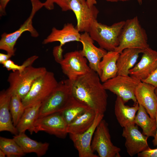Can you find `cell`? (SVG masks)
I'll use <instances>...</instances> for the list:
<instances>
[{
  "instance_id": "d4e9b609",
  "label": "cell",
  "mask_w": 157,
  "mask_h": 157,
  "mask_svg": "<svg viewBox=\"0 0 157 157\" xmlns=\"http://www.w3.org/2000/svg\"><path fill=\"white\" fill-rule=\"evenodd\" d=\"M41 103L30 106L25 109L24 113L16 126L19 133H25L28 130L32 134L35 124L39 118Z\"/></svg>"
},
{
  "instance_id": "44dd1931",
  "label": "cell",
  "mask_w": 157,
  "mask_h": 157,
  "mask_svg": "<svg viewBox=\"0 0 157 157\" xmlns=\"http://www.w3.org/2000/svg\"><path fill=\"white\" fill-rule=\"evenodd\" d=\"M13 139L25 154L34 153L39 157L46 154L49 145L48 143L38 142L30 138L25 133L15 135Z\"/></svg>"
},
{
  "instance_id": "1f68e13d",
  "label": "cell",
  "mask_w": 157,
  "mask_h": 157,
  "mask_svg": "<svg viewBox=\"0 0 157 157\" xmlns=\"http://www.w3.org/2000/svg\"><path fill=\"white\" fill-rule=\"evenodd\" d=\"M137 155L138 157H157V148L151 149L149 147Z\"/></svg>"
},
{
  "instance_id": "3957f363",
  "label": "cell",
  "mask_w": 157,
  "mask_h": 157,
  "mask_svg": "<svg viewBox=\"0 0 157 157\" xmlns=\"http://www.w3.org/2000/svg\"><path fill=\"white\" fill-rule=\"evenodd\" d=\"M47 72L45 67H35L32 65L21 72H13L8 76V81L9 86L6 90L11 95H18L22 99L28 93L34 82Z\"/></svg>"
},
{
  "instance_id": "7a4b0ae2",
  "label": "cell",
  "mask_w": 157,
  "mask_h": 157,
  "mask_svg": "<svg viewBox=\"0 0 157 157\" xmlns=\"http://www.w3.org/2000/svg\"><path fill=\"white\" fill-rule=\"evenodd\" d=\"M149 47L146 31L140 25L138 17L125 21L119 36V45L114 51L120 53L126 48L144 50Z\"/></svg>"
},
{
  "instance_id": "5b68a950",
  "label": "cell",
  "mask_w": 157,
  "mask_h": 157,
  "mask_svg": "<svg viewBox=\"0 0 157 157\" xmlns=\"http://www.w3.org/2000/svg\"><path fill=\"white\" fill-rule=\"evenodd\" d=\"M72 96L69 79L58 82L55 89L41 103L39 118L61 112Z\"/></svg>"
},
{
  "instance_id": "d6a6232c",
  "label": "cell",
  "mask_w": 157,
  "mask_h": 157,
  "mask_svg": "<svg viewBox=\"0 0 157 157\" xmlns=\"http://www.w3.org/2000/svg\"><path fill=\"white\" fill-rule=\"evenodd\" d=\"M71 1V0H53L54 3L58 5L63 11L71 10L70 7Z\"/></svg>"
},
{
  "instance_id": "2e32d148",
  "label": "cell",
  "mask_w": 157,
  "mask_h": 157,
  "mask_svg": "<svg viewBox=\"0 0 157 157\" xmlns=\"http://www.w3.org/2000/svg\"><path fill=\"white\" fill-rule=\"evenodd\" d=\"M80 42L83 46L82 49L81 50L82 54L88 61L91 69L96 72L100 77L101 72L99 68V64L107 51L101 47L95 46L94 44V40L88 33L84 32L81 34Z\"/></svg>"
},
{
  "instance_id": "f1b7e54d",
  "label": "cell",
  "mask_w": 157,
  "mask_h": 157,
  "mask_svg": "<svg viewBox=\"0 0 157 157\" xmlns=\"http://www.w3.org/2000/svg\"><path fill=\"white\" fill-rule=\"evenodd\" d=\"M9 109L13 124L16 127L25 109L22 102V99L18 95H12Z\"/></svg>"
},
{
  "instance_id": "277c9868",
  "label": "cell",
  "mask_w": 157,
  "mask_h": 157,
  "mask_svg": "<svg viewBox=\"0 0 157 157\" xmlns=\"http://www.w3.org/2000/svg\"><path fill=\"white\" fill-rule=\"evenodd\" d=\"M125 22L122 21L108 26L96 20L92 23L88 33L100 47L108 51H114L119 45V36Z\"/></svg>"
},
{
  "instance_id": "d590c367",
  "label": "cell",
  "mask_w": 157,
  "mask_h": 157,
  "mask_svg": "<svg viewBox=\"0 0 157 157\" xmlns=\"http://www.w3.org/2000/svg\"><path fill=\"white\" fill-rule=\"evenodd\" d=\"M44 3V6L47 9L50 10L54 8V3L53 0H46Z\"/></svg>"
},
{
  "instance_id": "f546056e",
  "label": "cell",
  "mask_w": 157,
  "mask_h": 157,
  "mask_svg": "<svg viewBox=\"0 0 157 157\" xmlns=\"http://www.w3.org/2000/svg\"><path fill=\"white\" fill-rule=\"evenodd\" d=\"M38 58V56L34 55L27 58L21 65L15 64L12 60L9 59L3 63L2 64L3 67L8 70H12L13 72L16 71L21 72L23 71L27 67L32 65Z\"/></svg>"
},
{
  "instance_id": "6da1fadb",
  "label": "cell",
  "mask_w": 157,
  "mask_h": 157,
  "mask_svg": "<svg viewBox=\"0 0 157 157\" xmlns=\"http://www.w3.org/2000/svg\"><path fill=\"white\" fill-rule=\"evenodd\" d=\"M69 81L73 97L93 110L96 114L104 115L108 96L96 72L91 69L75 79Z\"/></svg>"
},
{
  "instance_id": "7c38bea8",
  "label": "cell",
  "mask_w": 157,
  "mask_h": 157,
  "mask_svg": "<svg viewBox=\"0 0 157 157\" xmlns=\"http://www.w3.org/2000/svg\"><path fill=\"white\" fill-rule=\"evenodd\" d=\"M70 7L76 16V28L80 32L88 33L92 23L97 20L98 9L95 5L89 7L86 2L81 3L79 0H71Z\"/></svg>"
},
{
  "instance_id": "9a60e30c",
  "label": "cell",
  "mask_w": 157,
  "mask_h": 157,
  "mask_svg": "<svg viewBox=\"0 0 157 157\" xmlns=\"http://www.w3.org/2000/svg\"><path fill=\"white\" fill-rule=\"evenodd\" d=\"M140 61L129 70V75L141 81L149 77L157 68V51L149 47L142 53Z\"/></svg>"
},
{
  "instance_id": "8992f818",
  "label": "cell",
  "mask_w": 157,
  "mask_h": 157,
  "mask_svg": "<svg viewBox=\"0 0 157 157\" xmlns=\"http://www.w3.org/2000/svg\"><path fill=\"white\" fill-rule=\"evenodd\" d=\"M32 9L30 16L20 27L15 31L10 33H4L1 36L0 49L6 51L12 56L15 55V46L18 39L25 31L29 32L32 37H37L38 33L33 25V19L36 13L43 6L44 3L39 0H30Z\"/></svg>"
},
{
  "instance_id": "74e56055",
  "label": "cell",
  "mask_w": 157,
  "mask_h": 157,
  "mask_svg": "<svg viewBox=\"0 0 157 157\" xmlns=\"http://www.w3.org/2000/svg\"><path fill=\"white\" fill-rule=\"evenodd\" d=\"M155 119L156 122V130L152 142L154 146H157V111L156 114Z\"/></svg>"
},
{
  "instance_id": "4fadbf2b",
  "label": "cell",
  "mask_w": 157,
  "mask_h": 157,
  "mask_svg": "<svg viewBox=\"0 0 157 157\" xmlns=\"http://www.w3.org/2000/svg\"><path fill=\"white\" fill-rule=\"evenodd\" d=\"M104 116V114L97 113L93 124L86 131L79 134H69L79 157H99L92 150L91 143L96 129Z\"/></svg>"
},
{
  "instance_id": "60d3db41",
  "label": "cell",
  "mask_w": 157,
  "mask_h": 157,
  "mask_svg": "<svg viewBox=\"0 0 157 157\" xmlns=\"http://www.w3.org/2000/svg\"><path fill=\"white\" fill-rule=\"evenodd\" d=\"M6 156L5 153L2 150L0 149V157H5Z\"/></svg>"
},
{
  "instance_id": "52a82bcc",
  "label": "cell",
  "mask_w": 157,
  "mask_h": 157,
  "mask_svg": "<svg viewBox=\"0 0 157 157\" xmlns=\"http://www.w3.org/2000/svg\"><path fill=\"white\" fill-rule=\"evenodd\" d=\"M58 82L54 73L48 71L38 78L22 99L25 108L42 103L55 89Z\"/></svg>"
},
{
  "instance_id": "836d02e7",
  "label": "cell",
  "mask_w": 157,
  "mask_h": 157,
  "mask_svg": "<svg viewBox=\"0 0 157 157\" xmlns=\"http://www.w3.org/2000/svg\"><path fill=\"white\" fill-rule=\"evenodd\" d=\"M141 81L149 83L155 88L157 87V68L149 77Z\"/></svg>"
},
{
  "instance_id": "7bdbcfd3",
  "label": "cell",
  "mask_w": 157,
  "mask_h": 157,
  "mask_svg": "<svg viewBox=\"0 0 157 157\" xmlns=\"http://www.w3.org/2000/svg\"><path fill=\"white\" fill-rule=\"evenodd\" d=\"M79 0L81 3H84L86 2L85 0Z\"/></svg>"
},
{
  "instance_id": "4316f807",
  "label": "cell",
  "mask_w": 157,
  "mask_h": 157,
  "mask_svg": "<svg viewBox=\"0 0 157 157\" xmlns=\"http://www.w3.org/2000/svg\"><path fill=\"white\" fill-rule=\"evenodd\" d=\"M90 108L86 104L72 96L66 106L60 112L68 124Z\"/></svg>"
},
{
  "instance_id": "484cf974",
  "label": "cell",
  "mask_w": 157,
  "mask_h": 157,
  "mask_svg": "<svg viewBox=\"0 0 157 157\" xmlns=\"http://www.w3.org/2000/svg\"><path fill=\"white\" fill-rule=\"evenodd\" d=\"M136 115L134 123L142 129V133L148 137H154L156 130V119H153L149 116L144 108L140 104Z\"/></svg>"
},
{
  "instance_id": "ee69618b",
  "label": "cell",
  "mask_w": 157,
  "mask_h": 157,
  "mask_svg": "<svg viewBox=\"0 0 157 157\" xmlns=\"http://www.w3.org/2000/svg\"><path fill=\"white\" fill-rule=\"evenodd\" d=\"M155 92L156 94V95L157 97V87L155 88Z\"/></svg>"
},
{
  "instance_id": "8fae6325",
  "label": "cell",
  "mask_w": 157,
  "mask_h": 157,
  "mask_svg": "<svg viewBox=\"0 0 157 157\" xmlns=\"http://www.w3.org/2000/svg\"><path fill=\"white\" fill-rule=\"evenodd\" d=\"M67 126L61 113H57L39 118L35 124L32 134L42 131L64 138L68 134Z\"/></svg>"
},
{
  "instance_id": "ffe728a7",
  "label": "cell",
  "mask_w": 157,
  "mask_h": 157,
  "mask_svg": "<svg viewBox=\"0 0 157 157\" xmlns=\"http://www.w3.org/2000/svg\"><path fill=\"white\" fill-rule=\"evenodd\" d=\"M125 104L120 97L117 96L115 104V114L118 122L123 128L135 124V114L139 108L138 102L132 107Z\"/></svg>"
},
{
  "instance_id": "cb8c5ba5",
  "label": "cell",
  "mask_w": 157,
  "mask_h": 157,
  "mask_svg": "<svg viewBox=\"0 0 157 157\" xmlns=\"http://www.w3.org/2000/svg\"><path fill=\"white\" fill-rule=\"evenodd\" d=\"M96 114L93 110L90 108L77 117L67 124L68 134H79L86 131L93 124Z\"/></svg>"
},
{
  "instance_id": "9c48e42d",
  "label": "cell",
  "mask_w": 157,
  "mask_h": 157,
  "mask_svg": "<svg viewBox=\"0 0 157 157\" xmlns=\"http://www.w3.org/2000/svg\"><path fill=\"white\" fill-rule=\"evenodd\" d=\"M141 81L130 76L117 75L103 83L106 90H108L120 97L124 103L131 100L137 102L135 95V88Z\"/></svg>"
},
{
  "instance_id": "ab89813d",
  "label": "cell",
  "mask_w": 157,
  "mask_h": 157,
  "mask_svg": "<svg viewBox=\"0 0 157 157\" xmlns=\"http://www.w3.org/2000/svg\"><path fill=\"white\" fill-rule=\"evenodd\" d=\"M104 0L107 2H119V1H122V2L126 1H128L131 0Z\"/></svg>"
},
{
  "instance_id": "ac0fdd59",
  "label": "cell",
  "mask_w": 157,
  "mask_h": 157,
  "mask_svg": "<svg viewBox=\"0 0 157 157\" xmlns=\"http://www.w3.org/2000/svg\"><path fill=\"white\" fill-rule=\"evenodd\" d=\"M81 35L72 23H67L65 24L61 29L53 27L50 34L44 40L42 43L46 44L58 42L60 45L62 47L69 42H80Z\"/></svg>"
},
{
  "instance_id": "4dcf8cb0",
  "label": "cell",
  "mask_w": 157,
  "mask_h": 157,
  "mask_svg": "<svg viewBox=\"0 0 157 157\" xmlns=\"http://www.w3.org/2000/svg\"><path fill=\"white\" fill-rule=\"evenodd\" d=\"M63 50L62 47L60 45L55 47L53 49V53L56 61L59 63L63 60Z\"/></svg>"
},
{
  "instance_id": "30bf717a",
  "label": "cell",
  "mask_w": 157,
  "mask_h": 157,
  "mask_svg": "<svg viewBox=\"0 0 157 157\" xmlns=\"http://www.w3.org/2000/svg\"><path fill=\"white\" fill-rule=\"evenodd\" d=\"M59 64L63 73L71 81L86 74L91 70L87 64V59L82 55L81 50L66 53Z\"/></svg>"
},
{
  "instance_id": "5bb4252c",
  "label": "cell",
  "mask_w": 157,
  "mask_h": 157,
  "mask_svg": "<svg viewBox=\"0 0 157 157\" xmlns=\"http://www.w3.org/2000/svg\"><path fill=\"white\" fill-rule=\"evenodd\" d=\"M123 128L122 135L125 139V146L130 156H133L149 147L147 142L148 137L140 132L136 124Z\"/></svg>"
},
{
  "instance_id": "f35d334b",
  "label": "cell",
  "mask_w": 157,
  "mask_h": 157,
  "mask_svg": "<svg viewBox=\"0 0 157 157\" xmlns=\"http://www.w3.org/2000/svg\"><path fill=\"white\" fill-rule=\"evenodd\" d=\"M86 3L89 7L95 5L97 3L96 0H86Z\"/></svg>"
},
{
  "instance_id": "e575fe53",
  "label": "cell",
  "mask_w": 157,
  "mask_h": 157,
  "mask_svg": "<svg viewBox=\"0 0 157 157\" xmlns=\"http://www.w3.org/2000/svg\"><path fill=\"white\" fill-rule=\"evenodd\" d=\"M10 0H0V15L1 16L6 15V7Z\"/></svg>"
},
{
  "instance_id": "ba28073f",
  "label": "cell",
  "mask_w": 157,
  "mask_h": 157,
  "mask_svg": "<svg viewBox=\"0 0 157 157\" xmlns=\"http://www.w3.org/2000/svg\"><path fill=\"white\" fill-rule=\"evenodd\" d=\"M91 143V148L100 157H120V148L112 143L108 124L102 119L97 126Z\"/></svg>"
},
{
  "instance_id": "603a6c76",
  "label": "cell",
  "mask_w": 157,
  "mask_h": 157,
  "mask_svg": "<svg viewBox=\"0 0 157 157\" xmlns=\"http://www.w3.org/2000/svg\"><path fill=\"white\" fill-rule=\"evenodd\" d=\"M119 54L115 51H109L103 57L99 65L101 72L100 78L102 82L104 83L117 75V63Z\"/></svg>"
},
{
  "instance_id": "7402d4cb",
  "label": "cell",
  "mask_w": 157,
  "mask_h": 157,
  "mask_svg": "<svg viewBox=\"0 0 157 157\" xmlns=\"http://www.w3.org/2000/svg\"><path fill=\"white\" fill-rule=\"evenodd\" d=\"M144 50L138 48H129L120 53L117 61V75H129V70L135 66L139 55Z\"/></svg>"
},
{
  "instance_id": "b9f144b4",
  "label": "cell",
  "mask_w": 157,
  "mask_h": 157,
  "mask_svg": "<svg viewBox=\"0 0 157 157\" xmlns=\"http://www.w3.org/2000/svg\"><path fill=\"white\" fill-rule=\"evenodd\" d=\"M140 5H141L142 3V0H136Z\"/></svg>"
},
{
  "instance_id": "83f0119b",
  "label": "cell",
  "mask_w": 157,
  "mask_h": 157,
  "mask_svg": "<svg viewBox=\"0 0 157 157\" xmlns=\"http://www.w3.org/2000/svg\"><path fill=\"white\" fill-rule=\"evenodd\" d=\"M0 149L8 157H20L25 155L19 146L13 139L0 137Z\"/></svg>"
},
{
  "instance_id": "d6986e66",
  "label": "cell",
  "mask_w": 157,
  "mask_h": 157,
  "mask_svg": "<svg viewBox=\"0 0 157 157\" xmlns=\"http://www.w3.org/2000/svg\"><path fill=\"white\" fill-rule=\"evenodd\" d=\"M11 96L7 90L0 92V131H9L16 135L19 133L13 124L9 109Z\"/></svg>"
},
{
  "instance_id": "8d00e7d4",
  "label": "cell",
  "mask_w": 157,
  "mask_h": 157,
  "mask_svg": "<svg viewBox=\"0 0 157 157\" xmlns=\"http://www.w3.org/2000/svg\"><path fill=\"white\" fill-rule=\"evenodd\" d=\"M12 56L7 53V54L0 53V63L2 64L3 63L9 59Z\"/></svg>"
},
{
  "instance_id": "e0dca14e",
  "label": "cell",
  "mask_w": 157,
  "mask_h": 157,
  "mask_svg": "<svg viewBox=\"0 0 157 157\" xmlns=\"http://www.w3.org/2000/svg\"><path fill=\"white\" fill-rule=\"evenodd\" d=\"M155 88L149 83L141 81L135 92L137 102L144 108L153 119L155 118L157 111V97L155 92Z\"/></svg>"
}]
</instances>
